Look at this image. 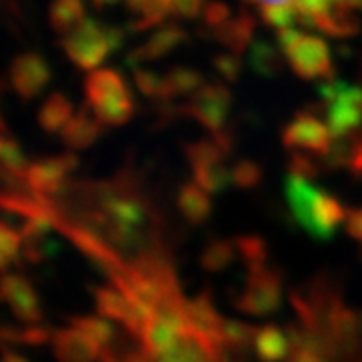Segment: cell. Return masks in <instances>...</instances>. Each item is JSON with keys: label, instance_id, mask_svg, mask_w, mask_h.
Returning <instances> with one entry per match:
<instances>
[{"label": "cell", "instance_id": "obj_1", "mask_svg": "<svg viewBox=\"0 0 362 362\" xmlns=\"http://www.w3.org/2000/svg\"><path fill=\"white\" fill-rule=\"evenodd\" d=\"M57 228L111 276L161 252V214L127 165L105 181H73L54 197Z\"/></svg>", "mask_w": 362, "mask_h": 362}, {"label": "cell", "instance_id": "obj_2", "mask_svg": "<svg viewBox=\"0 0 362 362\" xmlns=\"http://www.w3.org/2000/svg\"><path fill=\"white\" fill-rule=\"evenodd\" d=\"M284 195L294 221L310 233L314 240H330L346 221L349 209L340 204L338 197L316 187L312 180L288 171L284 180Z\"/></svg>", "mask_w": 362, "mask_h": 362}, {"label": "cell", "instance_id": "obj_3", "mask_svg": "<svg viewBox=\"0 0 362 362\" xmlns=\"http://www.w3.org/2000/svg\"><path fill=\"white\" fill-rule=\"evenodd\" d=\"M230 105H232V93L226 87V83L214 81V83H206L199 90H195L185 105L163 107L161 113L173 117H192L211 133V137L220 143L228 153H232V133L226 129Z\"/></svg>", "mask_w": 362, "mask_h": 362}, {"label": "cell", "instance_id": "obj_4", "mask_svg": "<svg viewBox=\"0 0 362 362\" xmlns=\"http://www.w3.org/2000/svg\"><path fill=\"white\" fill-rule=\"evenodd\" d=\"M85 95L93 113L107 127L123 125L133 117L129 87L115 69H93L85 81Z\"/></svg>", "mask_w": 362, "mask_h": 362}, {"label": "cell", "instance_id": "obj_5", "mask_svg": "<svg viewBox=\"0 0 362 362\" xmlns=\"http://www.w3.org/2000/svg\"><path fill=\"white\" fill-rule=\"evenodd\" d=\"M125 39V30L117 26H107L93 18H85L81 25L65 35L61 47L65 49L66 57L83 71L99 69L109 52L121 49Z\"/></svg>", "mask_w": 362, "mask_h": 362}, {"label": "cell", "instance_id": "obj_6", "mask_svg": "<svg viewBox=\"0 0 362 362\" xmlns=\"http://www.w3.org/2000/svg\"><path fill=\"white\" fill-rule=\"evenodd\" d=\"M324 121L332 137L362 131V87L342 81H324L320 87Z\"/></svg>", "mask_w": 362, "mask_h": 362}, {"label": "cell", "instance_id": "obj_7", "mask_svg": "<svg viewBox=\"0 0 362 362\" xmlns=\"http://www.w3.org/2000/svg\"><path fill=\"white\" fill-rule=\"evenodd\" d=\"M282 300V272L268 264L250 268L247 280L240 298L235 300L238 310L250 316H266L280 306Z\"/></svg>", "mask_w": 362, "mask_h": 362}, {"label": "cell", "instance_id": "obj_8", "mask_svg": "<svg viewBox=\"0 0 362 362\" xmlns=\"http://www.w3.org/2000/svg\"><path fill=\"white\" fill-rule=\"evenodd\" d=\"M284 54L292 71L304 81H322L324 83V81L337 78L330 49H328L326 40L316 35L302 33L294 40V45L290 49H286Z\"/></svg>", "mask_w": 362, "mask_h": 362}, {"label": "cell", "instance_id": "obj_9", "mask_svg": "<svg viewBox=\"0 0 362 362\" xmlns=\"http://www.w3.org/2000/svg\"><path fill=\"white\" fill-rule=\"evenodd\" d=\"M78 157L75 153L45 157L28 163L25 171L26 187L47 197H57L65 192L66 177L73 169H77Z\"/></svg>", "mask_w": 362, "mask_h": 362}, {"label": "cell", "instance_id": "obj_10", "mask_svg": "<svg viewBox=\"0 0 362 362\" xmlns=\"http://www.w3.org/2000/svg\"><path fill=\"white\" fill-rule=\"evenodd\" d=\"M330 141H332V133L328 129L326 121L308 111L296 113L282 131V145L290 151L300 149L314 156H322L330 147Z\"/></svg>", "mask_w": 362, "mask_h": 362}, {"label": "cell", "instance_id": "obj_11", "mask_svg": "<svg viewBox=\"0 0 362 362\" xmlns=\"http://www.w3.org/2000/svg\"><path fill=\"white\" fill-rule=\"evenodd\" d=\"M11 85L14 93L23 99L30 101L39 97L51 81V69L39 52H23L13 59L8 71Z\"/></svg>", "mask_w": 362, "mask_h": 362}, {"label": "cell", "instance_id": "obj_12", "mask_svg": "<svg viewBox=\"0 0 362 362\" xmlns=\"http://www.w3.org/2000/svg\"><path fill=\"white\" fill-rule=\"evenodd\" d=\"M2 298L11 306L14 318L18 322L39 324L42 320L39 296L25 276L6 272L2 276Z\"/></svg>", "mask_w": 362, "mask_h": 362}, {"label": "cell", "instance_id": "obj_13", "mask_svg": "<svg viewBox=\"0 0 362 362\" xmlns=\"http://www.w3.org/2000/svg\"><path fill=\"white\" fill-rule=\"evenodd\" d=\"M51 344L59 362H95L103 354V350L73 324L54 330Z\"/></svg>", "mask_w": 362, "mask_h": 362}, {"label": "cell", "instance_id": "obj_14", "mask_svg": "<svg viewBox=\"0 0 362 362\" xmlns=\"http://www.w3.org/2000/svg\"><path fill=\"white\" fill-rule=\"evenodd\" d=\"M187 39H189V35H187V30L183 26L175 25V23H168V25L159 26L156 33L143 42L141 47L131 51L127 61H129L131 66L157 61V59L165 57L171 51H175L180 45L187 42Z\"/></svg>", "mask_w": 362, "mask_h": 362}, {"label": "cell", "instance_id": "obj_15", "mask_svg": "<svg viewBox=\"0 0 362 362\" xmlns=\"http://www.w3.org/2000/svg\"><path fill=\"white\" fill-rule=\"evenodd\" d=\"M258 26V18L247 11H240V14L232 16L230 21H226L223 25L216 28H207L209 37L220 42L221 47L230 49L235 54H244L247 47L254 40V33Z\"/></svg>", "mask_w": 362, "mask_h": 362}, {"label": "cell", "instance_id": "obj_16", "mask_svg": "<svg viewBox=\"0 0 362 362\" xmlns=\"http://www.w3.org/2000/svg\"><path fill=\"white\" fill-rule=\"evenodd\" d=\"M101 129H103V123L93 113L90 105L85 101L81 111L66 123L65 129L61 131V139L69 149L78 151V149H87L97 141L101 135Z\"/></svg>", "mask_w": 362, "mask_h": 362}, {"label": "cell", "instance_id": "obj_17", "mask_svg": "<svg viewBox=\"0 0 362 362\" xmlns=\"http://www.w3.org/2000/svg\"><path fill=\"white\" fill-rule=\"evenodd\" d=\"M95 304H97V312L109 318L121 322L131 334L137 332V322H135V314L131 308L127 296L117 288V286H103V288H95Z\"/></svg>", "mask_w": 362, "mask_h": 362}, {"label": "cell", "instance_id": "obj_18", "mask_svg": "<svg viewBox=\"0 0 362 362\" xmlns=\"http://www.w3.org/2000/svg\"><path fill=\"white\" fill-rule=\"evenodd\" d=\"M308 28H314L322 35L334 37V39H346L361 33V21L352 8L334 4L330 11L322 16H316L308 23Z\"/></svg>", "mask_w": 362, "mask_h": 362}, {"label": "cell", "instance_id": "obj_19", "mask_svg": "<svg viewBox=\"0 0 362 362\" xmlns=\"http://www.w3.org/2000/svg\"><path fill=\"white\" fill-rule=\"evenodd\" d=\"M252 346L262 362H282L288 361L292 352V338L290 332H284L282 328L266 324L256 330Z\"/></svg>", "mask_w": 362, "mask_h": 362}, {"label": "cell", "instance_id": "obj_20", "mask_svg": "<svg viewBox=\"0 0 362 362\" xmlns=\"http://www.w3.org/2000/svg\"><path fill=\"white\" fill-rule=\"evenodd\" d=\"M286 54L282 49L276 45H272L266 39H254L247 54V63L252 66V71L264 78H274L282 75L286 65Z\"/></svg>", "mask_w": 362, "mask_h": 362}, {"label": "cell", "instance_id": "obj_21", "mask_svg": "<svg viewBox=\"0 0 362 362\" xmlns=\"http://www.w3.org/2000/svg\"><path fill=\"white\" fill-rule=\"evenodd\" d=\"M177 207L189 226H202L211 216V202L199 183H183L177 194Z\"/></svg>", "mask_w": 362, "mask_h": 362}, {"label": "cell", "instance_id": "obj_22", "mask_svg": "<svg viewBox=\"0 0 362 362\" xmlns=\"http://www.w3.org/2000/svg\"><path fill=\"white\" fill-rule=\"evenodd\" d=\"M187 316H189V322L194 324L199 332H204L209 338L218 340L221 346H223L220 334L223 318L218 314V310H216V306H214V302H211V298H209L207 292H202L194 300H187Z\"/></svg>", "mask_w": 362, "mask_h": 362}, {"label": "cell", "instance_id": "obj_23", "mask_svg": "<svg viewBox=\"0 0 362 362\" xmlns=\"http://www.w3.org/2000/svg\"><path fill=\"white\" fill-rule=\"evenodd\" d=\"M194 181L199 183L207 194H220L232 181V171L226 165V156L211 157L192 165Z\"/></svg>", "mask_w": 362, "mask_h": 362}, {"label": "cell", "instance_id": "obj_24", "mask_svg": "<svg viewBox=\"0 0 362 362\" xmlns=\"http://www.w3.org/2000/svg\"><path fill=\"white\" fill-rule=\"evenodd\" d=\"M71 119H73V105L63 93L49 95L47 101L39 109V115H37L40 129L45 133H51V135L52 133H61Z\"/></svg>", "mask_w": 362, "mask_h": 362}, {"label": "cell", "instance_id": "obj_25", "mask_svg": "<svg viewBox=\"0 0 362 362\" xmlns=\"http://www.w3.org/2000/svg\"><path fill=\"white\" fill-rule=\"evenodd\" d=\"M85 4L83 0H52L49 8L51 28L59 35H69L85 21Z\"/></svg>", "mask_w": 362, "mask_h": 362}, {"label": "cell", "instance_id": "obj_26", "mask_svg": "<svg viewBox=\"0 0 362 362\" xmlns=\"http://www.w3.org/2000/svg\"><path fill=\"white\" fill-rule=\"evenodd\" d=\"M206 85V78L199 71L189 66H173L165 75V101L180 99V97H192L195 90Z\"/></svg>", "mask_w": 362, "mask_h": 362}, {"label": "cell", "instance_id": "obj_27", "mask_svg": "<svg viewBox=\"0 0 362 362\" xmlns=\"http://www.w3.org/2000/svg\"><path fill=\"white\" fill-rule=\"evenodd\" d=\"M259 21L270 28H284L298 23V11L292 0H264L258 2Z\"/></svg>", "mask_w": 362, "mask_h": 362}, {"label": "cell", "instance_id": "obj_28", "mask_svg": "<svg viewBox=\"0 0 362 362\" xmlns=\"http://www.w3.org/2000/svg\"><path fill=\"white\" fill-rule=\"evenodd\" d=\"M235 254H238L235 240H214L204 247L199 256V264L206 272L216 274V272L226 270L235 259Z\"/></svg>", "mask_w": 362, "mask_h": 362}, {"label": "cell", "instance_id": "obj_29", "mask_svg": "<svg viewBox=\"0 0 362 362\" xmlns=\"http://www.w3.org/2000/svg\"><path fill=\"white\" fill-rule=\"evenodd\" d=\"M71 324L77 326L81 332H85L103 352L109 350L111 342H113V337H115L113 324L109 322V318H105L101 314L99 316L97 314H93V316H77V318L71 320Z\"/></svg>", "mask_w": 362, "mask_h": 362}, {"label": "cell", "instance_id": "obj_30", "mask_svg": "<svg viewBox=\"0 0 362 362\" xmlns=\"http://www.w3.org/2000/svg\"><path fill=\"white\" fill-rule=\"evenodd\" d=\"M169 13H173V0H145L141 14L135 16V21L129 25V30L133 33L149 30L153 26L161 25Z\"/></svg>", "mask_w": 362, "mask_h": 362}, {"label": "cell", "instance_id": "obj_31", "mask_svg": "<svg viewBox=\"0 0 362 362\" xmlns=\"http://www.w3.org/2000/svg\"><path fill=\"white\" fill-rule=\"evenodd\" d=\"M0 159H2V169L14 173L18 177H25V171L28 168L25 153L21 149L18 141L11 135V131L6 129V125L2 127V139H0Z\"/></svg>", "mask_w": 362, "mask_h": 362}, {"label": "cell", "instance_id": "obj_32", "mask_svg": "<svg viewBox=\"0 0 362 362\" xmlns=\"http://www.w3.org/2000/svg\"><path fill=\"white\" fill-rule=\"evenodd\" d=\"M221 342L223 349L228 350H242L254 344V337H256V328L240 320H223L220 328Z\"/></svg>", "mask_w": 362, "mask_h": 362}, {"label": "cell", "instance_id": "obj_33", "mask_svg": "<svg viewBox=\"0 0 362 362\" xmlns=\"http://www.w3.org/2000/svg\"><path fill=\"white\" fill-rule=\"evenodd\" d=\"M23 254V233L21 230H13L6 221L0 223V264L4 270H8L13 264L18 262Z\"/></svg>", "mask_w": 362, "mask_h": 362}, {"label": "cell", "instance_id": "obj_34", "mask_svg": "<svg viewBox=\"0 0 362 362\" xmlns=\"http://www.w3.org/2000/svg\"><path fill=\"white\" fill-rule=\"evenodd\" d=\"M235 246H238V254L246 262L247 270L264 266L268 262V246H266L264 238H259V235L250 233V235L235 238Z\"/></svg>", "mask_w": 362, "mask_h": 362}, {"label": "cell", "instance_id": "obj_35", "mask_svg": "<svg viewBox=\"0 0 362 362\" xmlns=\"http://www.w3.org/2000/svg\"><path fill=\"white\" fill-rule=\"evenodd\" d=\"M133 81L145 97L156 99V101H165V77L157 75L149 69L133 66Z\"/></svg>", "mask_w": 362, "mask_h": 362}, {"label": "cell", "instance_id": "obj_36", "mask_svg": "<svg viewBox=\"0 0 362 362\" xmlns=\"http://www.w3.org/2000/svg\"><path fill=\"white\" fill-rule=\"evenodd\" d=\"M264 180V169L252 159H242L232 168V183L242 189H254Z\"/></svg>", "mask_w": 362, "mask_h": 362}, {"label": "cell", "instance_id": "obj_37", "mask_svg": "<svg viewBox=\"0 0 362 362\" xmlns=\"http://www.w3.org/2000/svg\"><path fill=\"white\" fill-rule=\"evenodd\" d=\"M4 338H6V340H14V342H21V344L39 346V344H45V342H51L52 332L47 326H40V322L26 324V328H23V330L4 328Z\"/></svg>", "mask_w": 362, "mask_h": 362}, {"label": "cell", "instance_id": "obj_38", "mask_svg": "<svg viewBox=\"0 0 362 362\" xmlns=\"http://www.w3.org/2000/svg\"><path fill=\"white\" fill-rule=\"evenodd\" d=\"M320 159L318 156H306V151H300V149H294L290 153V159H288V171L294 173V175H300V177H306V180H316L318 173H320Z\"/></svg>", "mask_w": 362, "mask_h": 362}, {"label": "cell", "instance_id": "obj_39", "mask_svg": "<svg viewBox=\"0 0 362 362\" xmlns=\"http://www.w3.org/2000/svg\"><path fill=\"white\" fill-rule=\"evenodd\" d=\"M211 65L220 73L221 81L226 83H238L242 75V59L235 52H218L211 57Z\"/></svg>", "mask_w": 362, "mask_h": 362}, {"label": "cell", "instance_id": "obj_40", "mask_svg": "<svg viewBox=\"0 0 362 362\" xmlns=\"http://www.w3.org/2000/svg\"><path fill=\"white\" fill-rule=\"evenodd\" d=\"M202 16H204V26L206 28H216V26L223 25L226 21L232 18V8L221 0H211L204 6Z\"/></svg>", "mask_w": 362, "mask_h": 362}, {"label": "cell", "instance_id": "obj_41", "mask_svg": "<svg viewBox=\"0 0 362 362\" xmlns=\"http://www.w3.org/2000/svg\"><path fill=\"white\" fill-rule=\"evenodd\" d=\"M207 0H173V13L181 16V18H197L199 13H204V6Z\"/></svg>", "mask_w": 362, "mask_h": 362}, {"label": "cell", "instance_id": "obj_42", "mask_svg": "<svg viewBox=\"0 0 362 362\" xmlns=\"http://www.w3.org/2000/svg\"><path fill=\"white\" fill-rule=\"evenodd\" d=\"M344 228H346V233L352 240L362 244V207H350L349 214H346Z\"/></svg>", "mask_w": 362, "mask_h": 362}, {"label": "cell", "instance_id": "obj_43", "mask_svg": "<svg viewBox=\"0 0 362 362\" xmlns=\"http://www.w3.org/2000/svg\"><path fill=\"white\" fill-rule=\"evenodd\" d=\"M337 4H342V6H349L352 11H362V0H334Z\"/></svg>", "mask_w": 362, "mask_h": 362}, {"label": "cell", "instance_id": "obj_44", "mask_svg": "<svg viewBox=\"0 0 362 362\" xmlns=\"http://www.w3.org/2000/svg\"><path fill=\"white\" fill-rule=\"evenodd\" d=\"M95 8H105V6H111V4H117L119 0H90Z\"/></svg>", "mask_w": 362, "mask_h": 362}, {"label": "cell", "instance_id": "obj_45", "mask_svg": "<svg viewBox=\"0 0 362 362\" xmlns=\"http://www.w3.org/2000/svg\"><path fill=\"white\" fill-rule=\"evenodd\" d=\"M4 362H28L23 356H18V354H14V352H6L4 354Z\"/></svg>", "mask_w": 362, "mask_h": 362}, {"label": "cell", "instance_id": "obj_46", "mask_svg": "<svg viewBox=\"0 0 362 362\" xmlns=\"http://www.w3.org/2000/svg\"><path fill=\"white\" fill-rule=\"evenodd\" d=\"M246 2H256L258 4V2H264V0H246Z\"/></svg>", "mask_w": 362, "mask_h": 362}]
</instances>
